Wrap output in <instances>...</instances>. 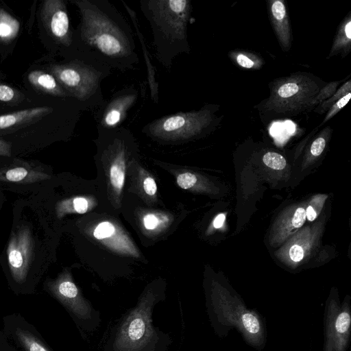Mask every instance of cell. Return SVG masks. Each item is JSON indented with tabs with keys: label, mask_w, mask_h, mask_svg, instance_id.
<instances>
[{
	"label": "cell",
	"mask_w": 351,
	"mask_h": 351,
	"mask_svg": "<svg viewBox=\"0 0 351 351\" xmlns=\"http://www.w3.org/2000/svg\"><path fill=\"white\" fill-rule=\"evenodd\" d=\"M351 93V80L345 82L339 88L337 89L335 93L316 106L313 111L319 114L326 113L332 105L348 93Z\"/></svg>",
	"instance_id": "obj_23"
},
{
	"label": "cell",
	"mask_w": 351,
	"mask_h": 351,
	"mask_svg": "<svg viewBox=\"0 0 351 351\" xmlns=\"http://www.w3.org/2000/svg\"><path fill=\"white\" fill-rule=\"evenodd\" d=\"M40 18L48 34L59 45L69 49L73 45V32L70 25L66 5L62 0H46Z\"/></svg>",
	"instance_id": "obj_11"
},
{
	"label": "cell",
	"mask_w": 351,
	"mask_h": 351,
	"mask_svg": "<svg viewBox=\"0 0 351 351\" xmlns=\"http://www.w3.org/2000/svg\"><path fill=\"white\" fill-rule=\"evenodd\" d=\"M144 226L148 230L154 229L158 224L157 217L154 215H147L143 219Z\"/></svg>",
	"instance_id": "obj_32"
},
{
	"label": "cell",
	"mask_w": 351,
	"mask_h": 351,
	"mask_svg": "<svg viewBox=\"0 0 351 351\" xmlns=\"http://www.w3.org/2000/svg\"><path fill=\"white\" fill-rule=\"evenodd\" d=\"M27 80L35 89L41 93L61 98H71L51 73L34 70L28 74Z\"/></svg>",
	"instance_id": "obj_17"
},
{
	"label": "cell",
	"mask_w": 351,
	"mask_h": 351,
	"mask_svg": "<svg viewBox=\"0 0 351 351\" xmlns=\"http://www.w3.org/2000/svg\"><path fill=\"white\" fill-rule=\"evenodd\" d=\"M80 22L73 33L77 57L120 71L133 70L139 62L134 36L125 18L108 0H71Z\"/></svg>",
	"instance_id": "obj_1"
},
{
	"label": "cell",
	"mask_w": 351,
	"mask_h": 351,
	"mask_svg": "<svg viewBox=\"0 0 351 351\" xmlns=\"http://www.w3.org/2000/svg\"><path fill=\"white\" fill-rule=\"evenodd\" d=\"M138 95V91L133 87L125 88L114 93L108 101H105L97 108V128L111 129L119 127L128 111L136 103Z\"/></svg>",
	"instance_id": "obj_12"
},
{
	"label": "cell",
	"mask_w": 351,
	"mask_h": 351,
	"mask_svg": "<svg viewBox=\"0 0 351 351\" xmlns=\"http://www.w3.org/2000/svg\"><path fill=\"white\" fill-rule=\"evenodd\" d=\"M320 88L318 80L309 74L293 73L272 82L269 97L258 107L277 116H295L308 112V102Z\"/></svg>",
	"instance_id": "obj_5"
},
{
	"label": "cell",
	"mask_w": 351,
	"mask_h": 351,
	"mask_svg": "<svg viewBox=\"0 0 351 351\" xmlns=\"http://www.w3.org/2000/svg\"><path fill=\"white\" fill-rule=\"evenodd\" d=\"M196 182V176L191 173H183L177 177V184L183 189H189L193 187Z\"/></svg>",
	"instance_id": "obj_30"
},
{
	"label": "cell",
	"mask_w": 351,
	"mask_h": 351,
	"mask_svg": "<svg viewBox=\"0 0 351 351\" xmlns=\"http://www.w3.org/2000/svg\"><path fill=\"white\" fill-rule=\"evenodd\" d=\"M350 97L351 93H349L337 101L333 105H332L327 111L325 117L319 126L322 125L326 122L329 121L332 117L336 115L348 104L350 99Z\"/></svg>",
	"instance_id": "obj_28"
},
{
	"label": "cell",
	"mask_w": 351,
	"mask_h": 351,
	"mask_svg": "<svg viewBox=\"0 0 351 351\" xmlns=\"http://www.w3.org/2000/svg\"><path fill=\"white\" fill-rule=\"evenodd\" d=\"M215 111L213 106L205 105L198 110L166 115L146 124L143 132L165 141L190 139L213 128Z\"/></svg>",
	"instance_id": "obj_6"
},
{
	"label": "cell",
	"mask_w": 351,
	"mask_h": 351,
	"mask_svg": "<svg viewBox=\"0 0 351 351\" xmlns=\"http://www.w3.org/2000/svg\"><path fill=\"white\" fill-rule=\"evenodd\" d=\"M140 8L153 36L158 61L170 70L176 57L190 53L187 26L192 5L189 0H141Z\"/></svg>",
	"instance_id": "obj_3"
},
{
	"label": "cell",
	"mask_w": 351,
	"mask_h": 351,
	"mask_svg": "<svg viewBox=\"0 0 351 351\" xmlns=\"http://www.w3.org/2000/svg\"><path fill=\"white\" fill-rule=\"evenodd\" d=\"M20 22L4 9L0 8V42L9 44L19 34Z\"/></svg>",
	"instance_id": "obj_20"
},
{
	"label": "cell",
	"mask_w": 351,
	"mask_h": 351,
	"mask_svg": "<svg viewBox=\"0 0 351 351\" xmlns=\"http://www.w3.org/2000/svg\"><path fill=\"white\" fill-rule=\"evenodd\" d=\"M16 335L25 351H51L38 338L27 330L18 328Z\"/></svg>",
	"instance_id": "obj_22"
},
{
	"label": "cell",
	"mask_w": 351,
	"mask_h": 351,
	"mask_svg": "<svg viewBox=\"0 0 351 351\" xmlns=\"http://www.w3.org/2000/svg\"><path fill=\"white\" fill-rule=\"evenodd\" d=\"M165 298L163 290L150 287L112 327L104 351H167L170 335L153 324V311Z\"/></svg>",
	"instance_id": "obj_2"
},
{
	"label": "cell",
	"mask_w": 351,
	"mask_h": 351,
	"mask_svg": "<svg viewBox=\"0 0 351 351\" xmlns=\"http://www.w3.org/2000/svg\"><path fill=\"white\" fill-rule=\"evenodd\" d=\"M263 163L274 170L283 169L287 165L286 159L281 154L274 152H267L263 156Z\"/></svg>",
	"instance_id": "obj_26"
},
{
	"label": "cell",
	"mask_w": 351,
	"mask_h": 351,
	"mask_svg": "<svg viewBox=\"0 0 351 351\" xmlns=\"http://www.w3.org/2000/svg\"><path fill=\"white\" fill-rule=\"evenodd\" d=\"M46 287L73 317L84 339L99 328L100 312L82 295L69 273L64 272L56 279L48 280Z\"/></svg>",
	"instance_id": "obj_7"
},
{
	"label": "cell",
	"mask_w": 351,
	"mask_h": 351,
	"mask_svg": "<svg viewBox=\"0 0 351 351\" xmlns=\"http://www.w3.org/2000/svg\"><path fill=\"white\" fill-rule=\"evenodd\" d=\"M305 214L306 218H307L309 221H314L317 215V211L311 204H310L305 210Z\"/></svg>",
	"instance_id": "obj_34"
},
{
	"label": "cell",
	"mask_w": 351,
	"mask_h": 351,
	"mask_svg": "<svg viewBox=\"0 0 351 351\" xmlns=\"http://www.w3.org/2000/svg\"><path fill=\"white\" fill-rule=\"evenodd\" d=\"M226 216L224 214L218 215L213 221V226L215 228H221L225 221Z\"/></svg>",
	"instance_id": "obj_35"
},
{
	"label": "cell",
	"mask_w": 351,
	"mask_h": 351,
	"mask_svg": "<svg viewBox=\"0 0 351 351\" xmlns=\"http://www.w3.org/2000/svg\"><path fill=\"white\" fill-rule=\"evenodd\" d=\"M53 112L49 106L30 108L0 115V132L8 133L38 122Z\"/></svg>",
	"instance_id": "obj_15"
},
{
	"label": "cell",
	"mask_w": 351,
	"mask_h": 351,
	"mask_svg": "<svg viewBox=\"0 0 351 351\" xmlns=\"http://www.w3.org/2000/svg\"><path fill=\"white\" fill-rule=\"evenodd\" d=\"M304 240H299L293 243L289 248V256L293 262H300L305 255V249L308 245Z\"/></svg>",
	"instance_id": "obj_27"
},
{
	"label": "cell",
	"mask_w": 351,
	"mask_h": 351,
	"mask_svg": "<svg viewBox=\"0 0 351 351\" xmlns=\"http://www.w3.org/2000/svg\"><path fill=\"white\" fill-rule=\"evenodd\" d=\"M351 51V13L343 19L339 24L334 37L330 51L327 59L340 54L342 58L346 57Z\"/></svg>",
	"instance_id": "obj_18"
},
{
	"label": "cell",
	"mask_w": 351,
	"mask_h": 351,
	"mask_svg": "<svg viewBox=\"0 0 351 351\" xmlns=\"http://www.w3.org/2000/svg\"><path fill=\"white\" fill-rule=\"evenodd\" d=\"M12 145L0 138V156H10Z\"/></svg>",
	"instance_id": "obj_33"
},
{
	"label": "cell",
	"mask_w": 351,
	"mask_h": 351,
	"mask_svg": "<svg viewBox=\"0 0 351 351\" xmlns=\"http://www.w3.org/2000/svg\"><path fill=\"white\" fill-rule=\"evenodd\" d=\"M306 220L305 209L303 207H298L291 211L285 218H284L278 228V234L282 239L293 230L302 226Z\"/></svg>",
	"instance_id": "obj_21"
},
{
	"label": "cell",
	"mask_w": 351,
	"mask_h": 351,
	"mask_svg": "<svg viewBox=\"0 0 351 351\" xmlns=\"http://www.w3.org/2000/svg\"><path fill=\"white\" fill-rule=\"evenodd\" d=\"M145 192L149 195H154L157 191L156 183L154 178L147 177L143 182Z\"/></svg>",
	"instance_id": "obj_31"
},
{
	"label": "cell",
	"mask_w": 351,
	"mask_h": 351,
	"mask_svg": "<svg viewBox=\"0 0 351 351\" xmlns=\"http://www.w3.org/2000/svg\"><path fill=\"white\" fill-rule=\"evenodd\" d=\"M345 80L330 82L321 88L317 94L309 101L308 112L332 96L338 88V86Z\"/></svg>",
	"instance_id": "obj_24"
},
{
	"label": "cell",
	"mask_w": 351,
	"mask_h": 351,
	"mask_svg": "<svg viewBox=\"0 0 351 351\" xmlns=\"http://www.w3.org/2000/svg\"><path fill=\"white\" fill-rule=\"evenodd\" d=\"M25 99L23 93L18 90L0 82V101L17 105Z\"/></svg>",
	"instance_id": "obj_25"
},
{
	"label": "cell",
	"mask_w": 351,
	"mask_h": 351,
	"mask_svg": "<svg viewBox=\"0 0 351 351\" xmlns=\"http://www.w3.org/2000/svg\"><path fill=\"white\" fill-rule=\"evenodd\" d=\"M50 178L41 167L16 158L9 165L0 169V181L2 182L29 184L47 180Z\"/></svg>",
	"instance_id": "obj_13"
},
{
	"label": "cell",
	"mask_w": 351,
	"mask_h": 351,
	"mask_svg": "<svg viewBox=\"0 0 351 351\" xmlns=\"http://www.w3.org/2000/svg\"><path fill=\"white\" fill-rule=\"evenodd\" d=\"M324 351H346L350 337L351 315L349 302L341 304L331 300L326 304Z\"/></svg>",
	"instance_id": "obj_10"
},
{
	"label": "cell",
	"mask_w": 351,
	"mask_h": 351,
	"mask_svg": "<svg viewBox=\"0 0 351 351\" xmlns=\"http://www.w3.org/2000/svg\"><path fill=\"white\" fill-rule=\"evenodd\" d=\"M35 241L29 226L21 225L13 230L7 247L8 263L12 278L25 281L34 261Z\"/></svg>",
	"instance_id": "obj_9"
},
{
	"label": "cell",
	"mask_w": 351,
	"mask_h": 351,
	"mask_svg": "<svg viewBox=\"0 0 351 351\" xmlns=\"http://www.w3.org/2000/svg\"><path fill=\"white\" fill-rule=\"evenodd\" d=\"M267 3L269 19L278 43L284 51H289L291 47L292 33L285 1L270 0Z\"/></svg>",
	"instance_id": "obj_14"
},
{
	"label": "cell",
	"mask_w": 351,
	"mask_h": 351,
	"mask_svg": "<svg viewBox=\"0 0 351 351\" xmlns=\"http://www.w3.org/2000/svg\"><path fill=\"white\" fill-rule=\"evenodd\" d=\"M115 231L114 225L109 221H104L95 228L93 235L97 239H104L111 237Z\"/></svg>",
	"instance_id": "obj_29"
},
{
	"label": "cell",
	"mask_w": 351,
	"mask_h": 351,
	"mask_svg": "<svg viewBox=\"0 0 351 351\" xmlns=\"http://www.w3.org/2000/svg\"><path fill=\"white\" fill-rule=\"evenodd\" d=\"M121 3L130 17L132 23L133 24L134 28L135 29L136 35L137 36V38L141 43L143 56L145 60L147 69V82L150 90L151 98L154 103L157 104L158 102V83L156 80V71L154 66V64H152V59L150 58V54L149 53L146 46L145 38L141 31L136 13L123 0H121Z\"/></svg>",
	"instance_id": "obj_16"
},
{
	"label": "cell",
	"mask_w": 351,
	"mask_h": 351,
	"mask_svg": "<svg viewBox=\"0 0 351 351\" xmlns=\"http://www.w3.org/2000/svg\"><path fill=\"white\" fill-rule=\"evenodd\" d=\"M207 308L212 322L236 326L248 342L259 346L263 340V328L258 315L240 302L226 300L221 295L211 296Z\"/></svg>",
	"instance_id": "obj_8"
},
{
	"label": "cell",
	"mask_w": 351,
	"mask_h": 351,
	"mask_svg": "<svg viewBox=\"0 0 351 351\" xmlns=\"http://www.w3.org/2000/svg\"><path fill=\"white\" fill-rule=\"evenodd\" d=\"M228 56L237 65L245 69L258 70L265 64L259 54L247 50L234 49L228 53Z\"/></svg>",
	"instance_id": "obj_19"
},
{
	"label": "cell",
	"mask_w": 351,
	"mask_h": 351,
	"mask_svg": "<svg viewBox=\"0 0 351 351\" xmlns=\"http://www.w3.org/2000/svg\"><path fill=\"white\" fill-rule=\"evenodd\" d=\"M49 70L82 110L98 108L105 101L101 82L111 74L109 67L75 56L66 62L49 66Z\"/></svg>",
	"instance_id": "obj_4"
}]
</instances>
